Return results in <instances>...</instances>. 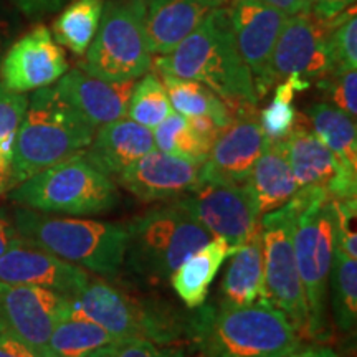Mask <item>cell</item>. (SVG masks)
Instances as JSON below:
<instances>
[{"mask_svg": "<svg viewBox=\"0 0 357 357\" xmlns=\"http://www.w3.org/2000/svg\"><path fill=\"white\" fill-rule=\"evenodd\" d=\"M255 102L236 101L234 118L220 129L202 164L200 181L211 184H247L250 172L268 144Z\"/></svg>", "mask_w": 357, "mask_h": 357, "instance_id": "cell-13", "label": "cell"}, {"mask_svg": "<svg viewBox=\"0 0 357 357\" xmlns=\"http://www.w3.org/2000/svg\"><path fill=\"white\" fill-rule=\"evenodd\" d=\"M29 98L0 83V197L12 190V164L15 137L24 119Z\"/></svg>", "mask_w": 357, "mask_h": 357, "instance_id": "cell-31", "label": "cell"}, {"mask_svg": "<svg viewBox=\"0 0 357 357\" xmlns=\"http://www.w3.org/2000/svg\"><path fill=\"white\" fill-rule=\"evenodd\" d=\"M71 298L53 289L0 281V333L47 357L55 326L70 318Z\"/></svg>", "mask_w": 357, "mask_h": 357, "instance_id": "cell-11", "label": "cell"}, {"mask_svg": "<svg viewBox=\"0 0 357 357\" xmlns=\"http://www.w3.org/2000/svg\"><path fill=\"white\" fill-rule=\"evenodd\" d=\"M333 20H321L311 10L288 17L271 56L275 83L288 77H300L311 83V79L331 73L329 35Z\"/></svg>", "mask_w": 357, "mask_h": 357, "instance_id": "cell-14", "label": "cell"}, {"mask_svg": "<svg viewBox=\"0 0 357 357\" xmlns=\"http://www.w3.org/2000/svg\"><path fill=\"white\" fill-rule=\"evenodd\" d=\"M20 242L22 238L15 229L12 213H8L6 208H0V257Z\"/></svg>", "mask_w": 357, "mask_h": 357, "instance_id": "cell-39", "label": "cell"}, {"mask_svg": "<svg viewBox=\"0 0 357 357\" xmlns=\"http://www.w3.org/2000/svg\"><path fill=\"white\" fill-rule=\"evenodd\" d=\"M174 202L212 236H220L234 248L243 245L261 227L260 212L248 184L200 182L197 189Z\"/></svg>", "mask_w": 357, "mask_h": 357, "instance_id": "cell-12", "label": "cell"}, {"mask_svg": "<svg viewBox=\"0 0 357 357\" xmlns=\"http://www.w3.org/2000/svg\"><path fill=\"white\" fill-rule=\"evenodd\" d=\"M154 144L162 153L204 164L212 146L192 131L185 116L172 113L153 131Z\"/></svg>", "mask_w": 357, "mask_h": 357, "instance_id": "cell-32", "label": "cell"}, {"mask_svg": "<svg viewBox=\"0 0 357 357\" xmlns=\"http://www.w3.org/2000/svg\"><path fill=\"white\" fill-rule=\"evenodd\" d=\"M329 47L333 60L331 73L357 68V17L354 6L333 20Z\"/></svg>", "mask_w": 357, "mask_h": 357, "instance_id": "cell-35", "label": "cell"}, {"mask_svg": "<svg viewBox=\"0 0 357 357\" xmlns=\"http://www.w3.org/2000/svg\"><path fill=\"white\" fill-rule=\"evenodd\" d=\"M70 318L91 321L116 339H146L160 346L190 342L194 329V310L184 312L166 300L137 296L100 278L89 280L71 298Z\"/></svg>", "mask_w": 357, "mask_h": 357, "instance_id": "cell-2", "label": "cell"}, {"mask_svg": "<svg viewBox=\"0 0 357 357\" xmlns=\"http://www.w3.org/2000/svg\"><path fill=\"white\" fill-rule=\"evenodd\" d=\"M287 357H337L336 351L328 346H306L298 347L296 351Z\"/></svg>", "mask_w": 357, "mask_h": 357, "instance_id": "cell-43", "label": "cell"}, {"mask_svg": "<svg viewBox=\"0 0 357 357\" xmlns=\"http://www.w3.org/2000/svg\"><path fill=\"white\" fill-rule=\"evenodd\" d=\"M247 184L255 197L260 217L283 207L300 189L294 181L284 141H268Z\"/></svg>", "mask_w": 357, "mask_h": 357, "instance_id": "cell-23", "label": "cell"}, {"mask_svg": "<svg viewBox=\"0 0 357 357\" xmlns=\"http://www.w3.org/2000/svg\"><path fill=\"white\" fill-rule=\"evenodd\" d=\"M126 225L124 265L137 278L160 284L213 236L176 202L158 205Z\"/></svg>", "mask_w": 357, "mask_h": 357, "instance_id": "cell-6", "label": "cell"}, {"mask_svg": "<svg viewBox=\"0 0 357 357\" xmlns=\"http://www.w3.org/2000/svg\"><path fill=\"white\" fill-rule=\"evenodd\" d=\"M311 86L310 82L300 77H288L278 84L275 98L260 113L263 132L270 141H283L296 121V109L293 106L294 93Z\"/></svg>", "mask_w": 357, "mask_h": 357, "instance_id": "cell-34", "label": "cell"}, {"mask_svg": "<svg viewBox=\"0 0 357 357\" xmlns=\"http://www.w3.org/2000/svg\"><path fill=\"white\" fill-rule=\"evenodd\" d=\"M159 73L195 79L227 101L258 102L253 78L236 47L230 10L217 7L167 55L155 60Z\"/></svg>", "mask_w": 357, "mask_h": 357, "instance_id": "cell-3", "label": "cell"}, {"mask_svg": "<svg viewBox=\"0 0 357 357\" xmlns=\"http://www.w3.org/2000/svg\"><path fill=\"white\" fill-rule=\"evenodd\" d=\"M134 83L136 82H105L75 68L66 71L55 88L93 126L100 128L128 114Z\"/></svg>", "mask_w": 357, "mask_h": 357, "instance_id": "cell-20", "label": "cell"}, {"mask_svg": "<svg viewBox=\"0 0 357 357\" xmlns=\"http://www.w3.org/2000/svg\"><path fill=\"white\" fill-rule=\"evenodd\" d=\"M311 6V12L321 20H333L339 13L349 8L354 0H307Z\"/></svg>", "mask_w": 357, "mask_h": 357, "instance_id": "cell-38", "label": "cell"}, {"mask_svg": "<svg viewBox=\"0 0 357 357\" xmlns=\"http://www.w3.org/2000/svg\"><path fill=\"white\" fill-rule=\"evenodd\" d=\"M116 337L88 319L66 318L55 326L47 346V357H88L114 342Z\"/></svg>", "mask_w": 357, "mask_h": 357, "instance_id": "cell-29", "label": "cell"}, {"mask_svg": "<svg viewBox=\"0 0 357 357\" xmlns=\"http://www.w3.org/2000/svg\"><path fill=\"white\" fill-rule=\"evenodd\" d=\"M0 357H40L20 341L0 333Z\"/></svg>", "mask_w": 357, "mask_h": 357, "instance_id": "cell-41", "label": "cell"}, {"mask_svg": "<svg viewBox=\"0 0 357 357\" xmlns=\"http://www.w3.org/2000/svg\"><path fill=\"white\" fill-rule=\"evenodd\" d=\"M12 218L26 245L86 268L102 278H114L121 271L128 238L124 223L53 217L26 207H17Z\"/></svg>", "mask_w": 357, "mask_h": 357, "instance_id": "cell-4", "label": "cell"}, {"mask_svg": "<svg viewBox=\"0 0 357 357\" xmlns=\"http://www.w3.org/2000/svg\"><path fill=\"white\" fill-rule=\"evenodd\" d=\"M154 149L153 129L121 118L102 124L83 151V155L106 176L116 177Z\"/></svg>", "mask_w": 357, "mask_h": 357, "instance_id": "cell-21", "label": "cell"}, {"mask_svg": "<svg viewBox=\"0 0 357 357\" xmlns=\"http://www.w3.org/2000/svg\"><path fill=\"white\" fill-rule=\"evenodd\" d=\"M12 2L26 15L35 17L56 10L63 6L66 0H12Z\"/></svg>", "mask_w": 357, "mask_h": 357, "instance_id": "cell-40", "label": "cell"}, {"mask_svg": "<svg viewBox=\"0 0 357 357\" xmlns=\"http://www.w3.org/2000/svg\"><path fill=\"white\" fill-rule=\"evenodd\" d=\"M7 195L20 207L73 217L105 213L121 199L111 177L93 166L83 153L35 174Z\"/></svg>", "mask_w": 357, "mask_h": 357, "instance_id": "cell-7", "label": "cell"}, {"mask_svg": "<svg viewBox=\"0 0 357 357\" xmlns=\"http://www.w3.org/2000/svg\"><path fill=\"white\" fill-rule=\"evenodd\" d=\"M105 0H73L53 22V35L77 55H84L100 26Z\"/></svg>", "mask_w": 357, "mask_h": 357, "instance_id": "cell-28", "label": "cell"}, {"mask_svg": "<svg viewBox=\"0 0 357 357\" xmlns=\"http://www.w3.org/2000/svg\"><path fill=\"white\" fill-rule=\"evenodd\" d=\"M96 128L55 86L35 89L13 147L12 189L89 146Z\"/></svg>", "mask_w": 357, "mask_h": 357, "instance_id": "cell-5", "label": "cell"}, {"mask_svg": "<svg viewBox=\"0 0 357 357\" xmlns=\"http://www.w3.org/2000/svg\"><path fill=\"white\" fill-rule=\"evenodd\" d=\"M68 71L63 48L45 26L24 35L12 45L0 63L3 86L15 93L35 91L50 86Z\"/></svg>", "mask_w": 357, "mask_h": 357, "instance_id": "cell-18", "label": "cell"}, {"mask_svg": "<svg viewBox=\"0 0 357 357\" xmlns=\"http://www.w3.org/2000/svg\"><path fill=\"white\" fill-rule=\"evenodd\" d=\"M319 195L328 194L311 187L298 189L283 207L261 217L265 300L288 316L301 337L307 336L310 318L294 257L293 234L300 213Z\"/></svg>", "mask_w": 357, "mask_h": 357, "instance_id": "cell-9", "label": "cell"}, {"mask_svg": "<svg viewBox=\"0 0 357 357\" xmlns=\"http://www.w3.org/2000/svg\"><path fill=\"white\" fill-rule=\"evenodd\" d=\"M301 339L288 316L266 300L194 310L190 344L200 357H287Z\"/></svg>", "mask_w": 357, "mask_h": 357, "instance_id": "cell-1", "label": "cell"}, {"mask_svg": "<svg viewBox=\"0 0 357 357\" xmlns=\"http://www.w3.org/2000/svg\"><path fill=\"white\" fill-rule=\"evenodd\" d=\"M200 171V162L154 149L114 178L142 202H174L197 189Z\"/></svg>", "mask_w": 357, "mask_h": 357, "instance_id": "cell-17", "label": "cell"}, {"mask_svg": "<svg viewBox=\"0 0 357 357\" xmlns=\"http://www.w3.org/2000/svg\"><path fill=\"white\" fill-rule=\"evenodd\" d=\"M306 118L312 132L336 154L342 166L357 174L356 119L326 101L307 106Z\"/></svg>", "mask_w": 357, "mask_h": 357, "instance_id": "cell-27", "label": "cell"}, {"mask_svg": "<svg viewBox=\"0 0 357 357\" xmlns=\"http://www.w3.org/2000/svg\"><path fill=\"white\" fill-rule=\"evenodd\" d=\"M162 83L166 86L169 101L176 113L194 118V116H211L217 126L223 129L234 118L236 101H227L213 93L211 88L195 79L177 78L172 75H164Z\"/></svg>", "mask_w": 357, "mask_h": 357, "instance_id": "cell-26", "label": "cell"}, {"mask_svg": "<svg viewBox=\"0 0 357 357\" xmlns=\"http://www.w3.org/2000/svg\"><path fill=\"white\" fill-rule=\"evenodd\" d=\"M319 88L329 105L336 106L352 119L357 114V71H333L319 78Z\"/></svg>", "mask_w": 357, "mask_h": 357, "instance_id": "cell-36", "label": "cell"}, {"mask_svg": "<svg viewBox=\"0 0 357 357\" xmlns=\"http://www.w3.org/2000/svg\"><path fill=\"white\" fill-rule=\"evenodd\" d=\"M334 321L346 334H354L357 324V263L356 258L346 255L341 248L334 247L329 271Z\"/></svg>", "mask_w": 357, "mask_h": 357, "instance_id": "cell-30", "label": "cell"}, {"mask_svg": "<svg viewBox=\"0 0 357 357\" xmlns=\"http://www.w3.org/2000/svg\"><path fill=\"white\" fill-rule=\"evenodd\" d=\"M293 177L300 189H323L336 202L356 199L357 174L341 164L336 154L312 132L305 116H296L284 137Z\"/></svg>", "mask_w": 357, "mask_h": 357, "instance_id": "cell-15", "label": "cell"}, {"mask_svg": "<svg viewBox=\"0 0 357 357\" xmlns=\"http://www.w3.org/2000/svg\"><path fill=\"white\" fill-rule=\"evenodd\" d=\"M166 86L155 75H146L141 82L134 83L128 105L129 119L141 126L154 129L172 113Z\"/></svg>", "mask_w": 357, "mask_h": 357, "instance_id": "cell-33", "label": "cell"}, {"mask_svg": "<svg viewBox=\"0 0 357 357\" xmlns=\"http://www.w3.org/2000/svg\"><path fill=\"white\" fill-rule=\"evenodd\" d=\"M261 2L276 8V10L284 13L287 17L311 10V6L307 0H261Z\"/></svg>", "mask_w": 357, "mask_h": 357, "instance_id": "cell-42", "label": "cell"}, {"mask_svg": "<svg viewBox=\"0 0 357 357\" xmlns=\"http://www.w3.org/2000/svg\"><path fill=\"white\" fill-rule=\"evenodd\" d=\"M89 280L91 276L83 268L25 242L17 243L0 257L2 283L32 284L75 298Z\"/></svg>", "mask_w": 357, "mask_h": 357, "instance_id": "cell-19", "label": "cell"}, {"mask_svg": "<svg viewBox=\"0 0 357 357\" xmlns=\"http://www.w3.org/2000/svg\"><path fill=\"white\" fill-rule=\"evenodd\" d=\"M79 70L105 82H136L153 66L146 0H108Z\"/></svg>", "mask_w": 357, "mask_h": 357, "instance_id": "cell-8", "label": "cell"}, {"mask_svg": "<svg viewBox=\"0 0 357 357\" xmlns=\"http://www.w3.org/2000/svg\"><path fill=\"white\" fill-rule=\"evenodd\" d=\"M88 357H189L178 346H160L146 339H116Z\"/></svg>", "mask_w": 357, "mask_h": 357, "instance_id": "cell-37", "label": "cell"}, {"mask_svg": "<svg viewBox=\"0 0 357 357\" xmlns=\"http://www.w3.org/2000/svg\"><path fill=\"white\" fill-rule=\"evenodd\" d=\"M230 22L240 55L253 78L258 100L273 86L271 56L288 17L261 0H234Z\"/></svg>", "mask_w": 357, "mask_h": 357, "instance_id": "cell-16", "label": "cell"}, {"mask_svg": "<svg viewBox=\"0 0 357 357\" xmlns=\"http://www.w3.org/2000/svg\"><path fill=\"white\" fill-rule=\"evenodd\" d=\"M336 202L328 195L312 200L294 223V257L310 318L306 337L318 341H324L326 336V298L336 247Z\"/></svg>", "mask_w": 357, "mask_h": 357, "instance_id": "cell-10", "label": "cell"}, {"mask_svg": "<svg viewBox=\"0 0 357 357\" xmlns=\"http://www.w3.org/2000/svg\"><path fill=\"white\" fill-rule=\"evenodd\" d=\"M223 0H147L146 29L151 52L167 55Z\"/></svg>", "mask_w": 357, "mask_h": 357, "instance_id": "cell-22", "label": "cell"}, {"mask_svg": "<svg viewBox=\"0 0 357 357\" xmlns=\"http://www.w3.org/2000/svg\"><path fill=\"white\" fill-rule=\"evenodd\" d=\"M236 248L230 247L220 236H213L211 242L200 247L189 258L178 265L171 275V284L182 303L195 310L207 300L208 288L220 270L222 263L229 258Z\"/></svg>", "mask_w": 357, "mask_h": 357, "instance_id": "cell-25", "label": "cell"}, {"mask_svg": "<svg viewBox=\"0 0 357 357\" xmlns=\"http://www.w3.org/2000/svg\"><path fill=\"white\" fill-rule=\"evenodd\" d=\"M230 257L222 281V305L247 306L265 300L261 227Z\"/></svg>", "mask_w": 357, "mask_h": 357, "instance_id": "cell-24", "label": "cell"}]
</instances>
